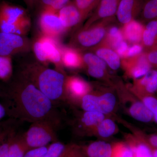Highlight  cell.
Listing matches in <instances>:
<instances>
[{
    "label": "cell",
    "mask_w": 157,
    "mask_h": 157,
    "mask_svg": "<svg viewBox=\"0 0 157 157\" xmlns=\"http://www.w3.org/2000/svg\"><path fill=\"white\" fill-rule=\"evenodd\" d=\"M111 157H135L131 147L127 143L119 142L113 145Z\"/></svg>",
    "instance_id": "obj_31"
},
{
    "label": "cell",
    "mask_w": 157,
    "mask_h": 157,
    "mask_svg": "<svg viewBox=\"0 0 157 157\" xmlns=\"http://www.w3.org/2000/svg\"><path fill=\"white\" fill-rule=\"evenodd\" d=\"M91 91L90 85L81 77L66 76L64 85L65 100L74 103H80L82 98Z\"/></svg>",
    "instance_id": "obj_8"
},
{
    "label": "cell",
    "mask_w": 157,
    "mask_h": 157,
    "mask_svg": "<svg viewBox=\"0 0 157 157\" xmlns=\"http://www.w3.org/2000/svg\"><path fill=\"white\" fill-rule=\"evenodd\" d=\"M140 15L144 22L157 20V0L145 1Z\"/></svg>",
    "instance_id": "obj_27"
},
{
    "label": "cell",
    "mask_w": 157,
    "mask_h": 157,
    "mask_svg": "<svg viewBox=\"0 0 157 157\" xmlns=\"http://www.w3.org/2000/svg\"><path fill=\"white\" fill-rule=\"evenodd\" d=\"M13 68L11 56H0V80L7 82L13 76Z\"/></svg>",
    "instance_id": "obj_29"
},
{
    "label": "cell",
    "mask_w": 157,
    "mask_h": 157,
    "mask_svg": "<svg viewBox=\"0 0 157 157\" xmlns=\"http://www.w3.org/2000/svg\"><path fill=\"white\" fill-rule=\"evenodd\" d=\"M11 135L9 136L6 141L0 146V157H8V152Z\"/></svg>",
    "instance_id": "obj_42"
},
{
    "label": "cell",
    "mask_w": 157,
    "mask_h": 157,
    "mask_svg": "<svg viewBox=\"0 0 157 157\" xmlns=\"http://www.w3.org/2000/svg\"><path fill=\"white\" fill-rule=\"evenodd\" d=\"M29 150L22 134H17L15 131L13 132L10 136L8 157H24Z\"/></svg>",
    "instance_id": "obj_23"
},
{
    "label": "cell",
    "mask_w": 157,
    "mask_h": 157,
    "mask_svg": "<svg viewBox=\"0 0 157 157\" xmlns=\"http://www.w3.org/2000/svg\"><path fill=\"white\" fill-rule=\"evenodd\" d=\"M114 20L102 21L83 27L74 37L73 42L75 46L82 49H93L102 44L106 38L108 27Z\"/></svg>",
    "instance_id": "obj_4"
},
{
    "label": "cell",
    "mask_w": 157,
    "mask_h": 157,
    "mask_svg": "<svg viewBox=\"0 0 157 157\" xmlns=\"http://www.w3.org/2000/svg\"><path fill=\"white\" fill-rule=\"evenodd\" d=\"M128 110L131 116L139 121L148 123L154 121L152 113L140 100L134 101Z\"/></svg>",
    "instance_id": "obj_25"
},
{
    "label": "cell",
    "mask_w": 157,
    "mask_h": 157,
    "mask_svg": "<svg viewBox=\"0 0 157 157\" xmlns=\"http://www.w3.org/2000/svg\"><path fill=\"white\" fill-rule=\"evenodd\" d=\"M20 73L52 102L65 100L63 72L33 63L23 67Z\"/></svg>",
    "instance_id": "obj_2"
},
{
    "label": "cell",
    "mask_w": 157,
    "mask_h": 157,
    "mask_svg": "<svg viewBox=\"0 0 157 157\" xmlns=\"http://www.w3.org/2000/svg\"><path fill=\"white\" fill-rule=\"evenodd\" d=\"M80 103L84 111H96L105 115L113 111L116 104V98L110 92L98 95L91 91L82 98Z\"/></svg>",
    "instance_id": "obj_6"
},
{
    "label": "cell",
    "mask_w": 157,
    "mask_h": 157,
    "mask_svg": "<svg viewBox=\"0 0 157 157\" xmlns=\"http://www.w3.org/2000/svg\"><path fill=\"white\" fill-rule=\"evenodd\" d=\"M144 0H121L116 17L122 25L128 23L140 15Z\"/></svg>",
    "instance_id": "obj_12"
},
{
    "label": "cell",
    "mask_w": 157,
    "mask_h": 157,
    "mask_svg": "<svg viewBox=\"0 0 157 157\" xmlns=\"http://www.w3.org/2000/svg\"><path fill=\"white\" fill-rule=\"evenodd\" d=\"M58 125L47 120L32 123L28 130L22 134L26 144L31 149L48 146V144L57 141L56 128Z\"/></svg>",
    "instance_id": "obj_3"
},
{
    "label": "cell",
    "mask_w": 157,
    "mask_h": 157,
    "mask_svg": "<svg viewBox=\"0 0 157 157\" xmlns=\"http://www.w3.org/2000/svg\"><path fill=\"white\" fill-rule=\"evenodd\" d=\"M121 0H100L97 8L88 20L83 27L99 21L107 20H114Z\"/></svg>",
    "instance_id": "obj_11"
},
{
    "label": "cell",
    "mask_w": 157,
    "mask_h": 157,
    "mask_svg": "<svg viewBox=\"0 0 157 157\" xmlns=\"http://www.w3.org/2000/svg\"><path fill=\"white\" fill-rule=\"evenodd\" d=\"M39 25L43 35L54 39L60 37L67 30L62 24L58 12L42 9L39 18Z\"/></svg>",
    "instance_id": "obj_7"
},
{
    "label": "cell",
    "mask_w": 157,
    "mask_h": 157,
    "mask_svg": "<svg viewBox=\"0 0 157 157\" xmlns=\"http://www.w3.org/2000/svg\"><path fill=\"white\" fill-rule=\"evenodd\" d=\"M144 52V48L140 43L133 44L131 46H129L125 58L136 56Z\"/></svg>",
    "instance_id": "obj_38"
},
{
    "label": "cell",
    "mask_w": 157,
    "mask_h": 157,
    "mask_svg": "<svg viewBox=\"0 0 157 157\" xmlns=\"http://www.w3.org/2000/svg\"><path fill=\"white\" fill-rule=\"evenodd\" d=\"M121 66L126 75L134 80L144 76L153 67L145 52L136 56L122 59Z\"/></svg>",
    "instance_id": "obj_9"
},
{
    "label": "cell",
    "mask_w": 157,
    "mask_h": 157,
    "mask_svg": "<svg viewBox=\"0 0 157 157\" xmlns=\"http://www.w3.org/2000/svg\"><path fill=\"white\" fill-rule=\"evenodd\" d=\"M147 57L152 67L157 68V48L146 52Z\"/></svg>",
    "instance_id": "obj_41"
},
{
    "label": "cell",
    "mask_w": 157,
    "mask_h": 157,
    "mask_svg": "<svg viewBox=\"0 0 157 157\" xmlns=\"http://www.w3.org/2000/svg\"><path fill=\"white\" fill-rule=\"evenodd\" d=\"M150 110L154 117V121L157 123V98L154 95L144 96L139 98Z\"/></svg>",
    "instance_id": "obj_34"
},
{
    "label": "cell",
    "mask_w": 157,
    "mask_h": 157,
    "mask_svg": "<svg viewBox=\"0 0 157 157\" xmlns=\"http://www.w3.org/2000/svg\"><path fill=\"white\" fill-rule=\"evenodd\" d=\"M157 68L156 70H157V68Z\"/></svg>",
    "instance_id": "obj_48"
},
{
    "label": "cell",
    "mask_w": 157,
    "mask_h": 157,
    "mask_svg": "<svg viewBox=\"0 0 157 157\" xmlns=\"http://www.w3.org/2000/svg\"><path fill=\"white\" fill-rule=\"evenodd\" d=\"M6 113L14 119L33 123L47 120L59 125L53 102L20 73L0 93Z\"/></svg>",
    "instance_id": "obj_1"
},
{
    "label": "cell",
    "mask_w": 157,
    "mask_h": 157,
    "mask_svg": "<svg viewBox=\"0 0 157 157\" xmlns=\"http://www.w3.org/2000/svg\"><path fill=\"white\" fill-rule=\"evenodd\" d=\"M83 148L86 157H111L113 145L105 141H96Z\"/></svg>",
    "instance_id": "obj_21"
},
{
    "label": "cell",
    "mask_w": 157,
    "mask_h": 157,
    "mask_svg": "<svg viewBox=\"0 0 157 157\" xmlns=\"http://www.w3.org/2000/svg\"><path fill=\"white\" fill-rule=\"evenodd\" d=\"M88 73L90 76L95 78H105L107 77V71L101 67L93 66H87Z\"/></svg>",
    "instance_id": "obj_37"
},
{
    "label": "cell",
    "mask_w": 157,
    "mask_h": 157,
    "mask_svg": "<svg viewBox=\"0 0 157 157\" xmlns=\"http://www.w3.org/2000/svg\"><path fill=\"white\" fill-rule=\"evenodd\" d=\"M31 27L29 17L19 22L11 23L0 20V32L23 36L27 33Z\"/></svg>",
    "instance_id": "obj_22"
},
{
    "label": "cell",
    "mask_w": 157,
    "mask_h": 157,
    "mask_svg": "<svg viewBox=\"0 0 157 157\" xmlns=\"http://www.w3.org/2000/svg\"><path fill=\"white\" fill-rule=\"evenodd\" d=\"M65 144L55 141L48 145L47 151L43 157H59L64 148Z\"/></svg>",
    "instance_id": "obj_35"
},
{
    "label": "cell",
    "mask_w": 157,
    "mask_h": 157,
    "mask_svg": "<svg viewBox=\"0 0 157 157\" xmlns=\"http://www.w3.org/2000/svg\"><path fill=\"white\" fill-rule=\"evenodd\" d=\"M6 114L7 113L6 108L0 102V121L2 120V119L4 117Z\"/></svg>",
    "instance_id": "obj_44"
},
{
    "label": "cell",
    "mask_w": 157,
    "mask_h": 157,
    "mask_svg": "<svg viewBox=\"0 0 157 157\" xmlns=\"http://www.w3.org/2000/svg\"><path fill=\"white\" fill-rule=\"evenodd\" d=\"M105 119L104 114L96 111H85L80 119V126L87 133H94L98 124Z\"/></svg>",
    "instance_id": "obj_24"
},
{
    "label": "cell",
    "mask_w": 157,
    "mask_h": 157,
    "mask_svg": "<svg viewBox=\"0 0 157 157\" xmlns=\"http://www.w3.org/2000/svg\"><path fill=\"white\" fill-rule=\"evenodd\" d=\"M29 44L23 36L0 32V56H12L28 50Z\"/></svg>",
    "instance_id": "obj_10"
},
{
    "label": "cell",
    "mask_w": 157,
    "mask_h": 157,
    "mask_svg": "<svg viewBox=\"0 0 157 157\" xmlns=\"http://www.w3.org/2000/svg\"><path fill=\"white\" fill-rule=\"evenodd\" d=\"M61 62L63 66L70 69H80L84 66L82 55L73 47L61 48Z\"/></svg>",
    "instance_id": "obj_18"
},
{
    "label": "cell",
    "mask_w": 157,
    "mask_h": 157,
    "mask_svg": "<svg viewBox=\"0 0 157 157\" xmlns=\"http://www.w3.org/2000/svg\"><path fill=\"white\" fill-rule=\"evenodd\" d=\"M150 146L151 148V149L152 151L153 154L154 156V157H157V148H155V147L151 146L150 145Z\"/></svg>",
    "instance_id": "obj_46"
},
{
    "label": "cell",
    "mask_w": 157,
    "mask_h": 157,
    "mask_svg": "<svg viewBox=\"0 0 157 157\" xmlns=\"http://www.w3.org/2000/svg\"><path fill=\"white\" fill-rule=\"evenodd\" d=\"M117 130L116 125L110 119H104L98 125L94 133H97L99 136L107 138L115 134Z\"/></svg>",
    "instance_id": "obj_28"
},
{
    "label": "cell",
    "mask_w": 157,
    "mask_h": 157,
    "mask_svg": "<svg viewBox=\"0 0 157 157\" xmlns=\"http://www.w3.org/2000/svg\"><path fill=\"white\" fill-rule=\"evenodd\" d=\"M33 50L35 56L42 63H51L61 67V48L56 39L42 35L34 42Z\"/></svg>",
    "instance_id": "obj_5"
},
{
    "label": "cell",
    "mask_w": 157,
    "mask_h": 157,
    "mask_svg": "<svg viewBox=\"0 0 157 157\" xmlns=\"http://www.w3.org/2000/svg\"><path fill=\"white\" fill-rule=\"evenodd\" d=\"M28 5L30 6H33L34 4L36 2V0H25Z\"/></svg>",
    "instance_id": "obj_45"
},
{
    "label": "cell",
    "mask_w": 157,
    "mask_h": 157,
    "mask_svg": "<svg viewBox=\"0 0 157 157\" xmlns=\"http://www.w3.org/2000/svg\"><path fill=\"white\" fill-rule=\"evenodd\" d=\"M14 131L15 130L14 127L9 123L0 124V146Z\"/></svg>",
    "instance_id": "obj_36"
},
{
    "label": "cell",
    "mask_w": 157,
    "mask_h": 157,
    "mask_svg": "<svg viewBox=\"0 0 157 157\" xmlns=\"http://www.w3.org/2000/svg\"><path fill=\"white\" fill-rule=\"evenodd\" d=\"M132 90L138 98L154 95L157 92V70L151 69L140 78L134 80Z\"/></svg>",
    "instance_id": "obj_13"
},
{
    "label": "cell",
    "mask_w": 157,
    "mask_h": 157,
    "mask_svg": "<svg viewBox=\"0 0 157 157\" xmlns=\"http://www.w3.org/2000/svg\"><path fill=\"white\" fill-rule=\"evenodd\" d=\"M84 66L99 67L107 71V65L97 55L93 52H86L82 55Z\"/></svg>",
    "instance_id": "obj_32"
},
{
    "label": "cell",
    "mask_w": 157,
    "mask_h": 157,
    "mask_svg": "<svg viewBox=\"0 0 157 157\" xmlns=\"http://www.w3.org/2000/svg\"><path fill=\"white\" fill-rule=\"evenodd\" d=\"M147 141L151 146L157 148V134L151 135Z\"/></svg>",
    "instance_id": "obj_43"
},
{
    "label": "cell",
    "mask_w": 157,
    "mask_h": 157,
    "mask_svg": "<svg viewBox=\"0 0 157 157\" xmlns=\"http://www.w3.org/2000/svg\"><path fill=\"white\" fill-rule=\"evenodd\" d=\"M127 144L132 148L135 157H154L150 146L142 135L129 136Z\"/></svg>",
    "instance_id": "obj_19"
},
{
    "label": "cell",
    "mask_w": 157,
    "mask_h": 157,
    "mask_svg": "<svg viewBox=\"0 0 157 157\" xmlns=\"http://www.w3.org/2000/svg\"><path fill=\"white\" fill-rule=\"evenodd\" d=\"M155 48H157V46H156V47H155V48H154V49H155Z\"/></svg>",
    "instance_id": "obj_47"
},
{
    "label": "cell",
    "mask_w": 157,
    "mask_h": 157,
    "mask_svg": "<svg viewBox=\"0 0 157 157\" xmlns=\"http://www.w3.org/2000/svg\"><path fill=\"white\" fill-rule=\"evenodd\" d=\"M129 45H128V42L125 40H124L118 45L114 51L121 58L124 59L125 57Z\"/></svg>",
    "instance_id": "obj_40"
},
{
    "label": "cell",
    "mask_w": 157,
    "mask_h": 157,
    "mask_svg": "<svg viewBox=\"0 0 157 157\" xmlns=\"http://www.w3.org/2000/svg\"><path fill=\"white\" fill-rule=\"evenodd\" d=\"M144 26L135 19L123 25L121 29L124 39L131 44H141Z\"/></svg>",
    "instance_id": "obj_17"
},
{
    "label": "cell",
    "mask_w": 157,
    "mask_h": 157,
    "mask_svg": "<svg viewBox=\"0 0 157 157\" xmlns=\"http://www.w3.org/2000/svg\"><path fill=\"white\" fill-rule=\"evenodd\" d=\"M124 40H125L121 29L117 26H111L110 25L108 27L106 38L103 43L114 50Z\"/></svg>",
    "instance_id": "obj_26"
},
{
    "label": "cell",
    "mask_w": 157,
    "mask_h": 157,
    "mask_svg": "<svg viewBox=\"0 0 157 157\" xmlns=\"http://www.w3.org/2000/svg\"><path fill=\"white\" fill-rule=\"evenodd\" d=\"M92 50L111 70H117L121 66V60L119 56L113 49L104 43L93 48Z\"/></svg>",
    "instance_id": "obj_16"
},
{
    "label": "cell",
    "mask_w": 157,
    "mask_h": 157,
    "mask_svg": "<svg viewBox=\"0 0 157 157\" xmlns=\"http://www.w3.org/2000/svg\"><path fill=\"white\" fill-rule=\"evenodd\" d=\"M25 10L8 2H0V20L7 22H19L28 18Z\"/></svg>",
    "instance_id": "obj_15"
},
{
    "label": "cell",
    "mask_w": 157,
    "mask_h": 157,
    "mask_svg": "<svg viewBox=\"0 0 157 157\" xmlns=\"http://www.w3.org/2000/svg\"><path fill=\"white\" fill-rule=\"evenodd\" d=\"M141 44L144 52L154 49L157 45V20L147 22L144 26Z\"/></svg>",
    "instance_id": "obj_20"
},
{
    "label": "cell",
    "mask_w": 157,
    "mask_h": 157,
    "mask_svg": "<svg viewBox=\"0 0 157 157\" xmlns=\"http://www.w3.org/2000/svg\"><path fill=\"white\" fill-rule=\"evenodd\" d=\"M58 14L62 24L67 30L83 21L81 12L73 2L61 9Z\"/></svg>",
    "instance_id": "obj_14"
},
{
    "label": "cell",
    "mask_w": 157,
    "mask_h": 157,
    "mask_svg": "<svg viewBox=\"0 0 157 157\" xmlns=\"http://www.w3.org/2000/svg\"><path fill=\"white\" fill-rule=\"evenodd\" d=\"M43 9H48L58 12L71 2V0H40Z\"/></svg>",
    "instance_id": "obj_33"
},
{
    "label": "cell",
    "mask_w": 157,
    "mask_h": 157,
    "mask_svg": "<svg viewBox=\"0 0 157 157\" xmlns=\"http://www.w3.org/2000/svg\"><path fill=\"white\" fill-rule=\"evenodd\" d=\"M48 146L31 149L26 153L24 157H43L47 151Z\"/></svg>",
    "instance_id": "obj_39"
},
{
    "label": "cell",
    "mask_w": 157,
    "mask_h": 157,
    "mask_svg": "<svg viewBox=\"0 0 157 157\" xmlns=\"http://www.w3.org/2000/svg\"><path fill=\"white\" fill-rule=\"evenodd\" d=\"M100 0H73L74 3L81 12L83 20L97 8Z\"/></svg>",
    "instance_id": "obj_30"
}]
</instances>
